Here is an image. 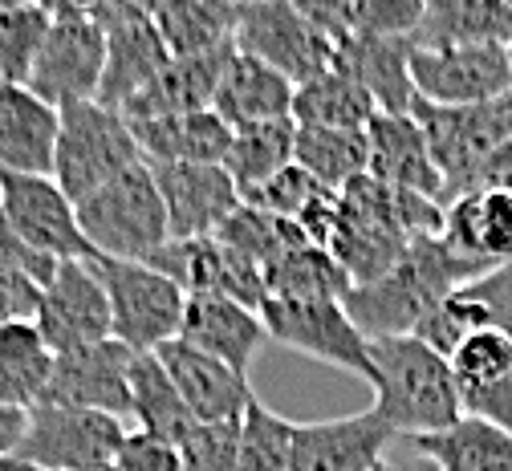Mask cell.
I'll return each instance as SVG.
<instances>
[{"label": "cell", "mask_w": 512, "mask_h": 471, "mask_svg": "<svg viewBox=\"0 0 512 471\" xmlns=\"http://www.w3.org/2000/svg\"><path fill=\"white\" fill-rule=\"evenodd\" d=\"M411 45H512L508 0H427Z\"/></svg>", "instance_id": "f546056e"}, {"label": "cell", "mask_w": 512, "mask_h": 471, "mask_svg": "<svg viewBox=\"0 0 512 471\" xmlns=\"http://www.w3.org/2000/svg\"><path fill=\"white\" fill-rule=\"evenodd\" d=\"M378 471H435V463H427V459L415 451V459H387Z\"/></svg>", "instance_id": "816d5d0a"}, {"label": "cell", "mask_w": 512, "mask_h": 471, "mask_svg": "<svg viewBox=\"0 0 512 471\" xmlns=\"http://www.w3.org/2000/svg\"><path fill=\"white\" fill-rule=\"evenodd\" d=\"M411 82L431 106H484L512 94L508 45H411Z\"/></svg>", "instance_id": "30bf717a"}, {"label": "cell", "mask_w": 512, "mask_h": 471, "mask_svg": "<svg viewBox=\"0 0 512 471\" xmlns=\"http://www.w3.org/2000/svg\"><path fill=\"white\" fill-rule=\"evenodd\" d=\"M53 362H57V354H53L49 342L41 338V329H37L33 317H21V321L0 325V370H9V374L33 394V407L41 402V394H45V386H49Z\"/></svg>", "instance_id": "60d3db41"}, {"label": "cell", "mask_w": 512, "mask_h": 471, "mask_svg": "<svg viewBox=\"0 0 512 471\" xmlns=\"http://www.w3.org/2000/svg\"><path fill=\"white\" fill-rule=\"evenodd\" d=\"M293 431L297 423L269 411L261 398H252L240 419L236 471H293Z\"/></svg>", "instance_id": "ab89813d"}, {"label": "cell", "mask_w": 512, "mask_h": 471, "mask_svg": "<svg viewBox=\"0 0 512 471\" xmlns=\"http://www.w3.org/2000/svg\"><path fill=\"white\" fill-rule=\"evenodd\" d=\"M135 163H143V151H139L131 122H126L118 110L102 106L98 98L61 106L53 179L61 183V191H66L74 204Z\"/></svg>", "instance_id": "5b68a950"}, {"label": "cell", "mask_w": 512, "mask_h": 471, "mask_svg": "<svg viewBox=\"0 0 512 471\" xmlns=\"http://www.w3.org/2000/svg\"><path fill=\"white\" fill-rule=\"evenodd\" d=\"M131 419L135 431H147L167 443H183L196 427V415L187 411V402L179 398L171 374L163 370L159 354H135L131 366Z\"/></svg>", "instance_id": "d6a6232c"}, {"label": "cell", "mask_w": 512, "mask_h": 471, "mask_svg": "<svg viewBox=\"0 0 512 471\" xmlns=\"http://www.w3.org/2000/svg\"><path fill=\"white\" fill-rule=\"evenodd\" d=\"M293 163L309 171L322 187L342 191L370 167V139L366 130H330V126H297Z\"/></svg>", "instance_id": "8d00e7d4"}, {"label": "cell", "mask_w": 512, "mask_h": 471, "mask_svg": "<svg viewBox=\"0 0 512 471\" xmlns=\"http://www.w3.org/2000/svg\"><path fill=\"white\" fill-rule=\"evenodd\" d=\"M122 439L126 423L114 415L37 402L29 411V431L17 447V459L33 471H98L114 467Z\"/></svg>", "instance_id": "ba28073f"}, {"label": "cell", "mask_w": 512, "mask_h": 471, "mask_svg": "<svg viewBox=\"0 0 512 471\" xmlns=\"http://www.w3.org/2000/svg\"><path fill=\"white\" fill-rule=\"evenodd\" d=\"M293 5L322 29L334 45H346L362 29V5L366 0H293Z\"/></svg>", "instance_id": "bcb514c9"}, {"label": "cell", "mask_w": 512, "mask_h": 471, "mask_svg": "<svg viewBox=\"0 0 512 471\" xmlns=\"http://www.w3.org/2000/svg\"><path fill=\"white\" fill-rule=\"evenodd\" d=\"M423 13H427V0H366L358 33L411 41L419 33V25H423Z\"/></svg>", "instance_id": "ee69618b"}, {"label": "cell", "mask_w": 512, "mask_h": 471, "mask_svg": "<svg viewBox=\"0 0 512 471\" xmlns=\"http://www.w3.org/2000/svg\"><path fill=\"white\" fill-rule=\"evenodd\" d=\"M464 415L512 435V338L496 329L472 333L452 350Z\"/></svg>", "instance_id": "44dd1931"}, {"label": "cell", "mask_w": 512, "mask_h": 471, "mask_svg": "<svg viewBox=\"0 0 512 471\" xmlns=\"http://www.w3.org/2000/svg\"><path fill=\"white\" fill-rule=\"evenodd\" d=\"M293 147H297V122L293 118H273V122H248L232 130L228 147V175L244 191L269 183L285 167H293Z\"/></svg>", "instance_id": "e575fe53"}, {"label": "cell", "mask_w": 512, "mask_h": 471, "mask_svg": "<svg viewBox=\"0 0 512 471\" xmlns=\"http://www.w3.org/2000/svg\"><path fill=\"white\" fill-rule=\"evenodd\" d=\"M508 5H512V0H508Z\"/></svg>", "instance_id": "6f0895ef"}, {"label": "cell", "mask_w": 512, "mask_h": 471, "mask_svg": "<svg viewBox=\"0 0 512 471\" xmlns=\"http://www.w3.org/2000/svg\"><path fill=\"white\" fill-rule=\"evenodd\" d=\"M236 5H252V0H236Z\"/></svg>", "instance_id": "db71d44e"}, {"label": "cell", "mask_w": 512, "mask_h": 471, "mask_svg": "<svg viewBox=\"0 0 512 471\" xmlns=\"http://www.w3.org/2000/svg\"><path fill=\"white\" fill-rule=\"evenodd\" d=\"M143 159L151 163H224L232 147V126L208 106L191 114H163L131 122Z\"/></svg>", "instance_id": "83f0119b"}, {"label": "cell", "mask_w": 512, "mask_h": 471, "mask_svg": "<svg viewBox=\"0 0 512 471\" xmlns=\"http://www.w3.org/2000/svg\"><path fill=\"white\" fill-rule=\"evenodd\" d=\"M33 321L53 354H74L114 338L110 297L94 260H61L57 273L41 285Z\"/></svg>", "instance_id": "8fae6325"}, {"label": "cell", "mask_w": 512, "mask_h": 471, "mask_svg": "<svg viewBox=\"0 0 512 471\" xmlns=\"http://www.w3.org/2000/svg\"><path fill=\"white\" fill-rule=\"evenodd\" d=\"M94 268L110 297L114 342H122L135 354H155L179 338L187 313V289L179 281L159 273L155 264L114 260V256H94Z\"/></svg>", "instance_id": "277c9868"}, {"label": "cell", "mask_w": 512, "mask_h": 471, "mask_svg": "<svg viewBox=\"0 0 512 471\" xmlns=\"http://www.w3.org/2000/svg\"><path fill=\"white\" fill-rule=\"evenodd\" d=\"M508 333L512 338V260L500 268H488V273L464 281L460 289L447 293L415 329V338H423L431 350L447 354L472 338V333Z\"/></svg>", "instance_id": "e0dca14e"}, {"label": "cell", "mask_w": 512, "mask_h": 471, "mask_svg": "<svg viewBox=\"0 0 512 471\" xmlns=\"http://www.w3.org/2000/svg\"><path fill=\"white\" fill-rule=\"evenodd\" d=\"M25 431H29V411L0 402V455H17Z\"/></svg>", "instance_id": "c3c4849f"}, {"label": "cell", "mask_w": 512, "mask_h": 471, "mask_svg": "<svg viewBox=\"0 0 512 471\" xmlns=\"http://www.w3.org/2000/svg\"><path fill=\"white\" fill-rule=\"evenodd\" d=\"M411 118L423 126L431 159L443 175V204H452L456 195L472 191L488 159L512 139L504 98L484 102V106H431L419 98Z\"/></svg>", "instance_id": "8992f818"}, {"label": "cell", "mask_w": 512, "mask_h": 471, "mask_svg": "<svg viewBox=\"0 0 512 471\" xmlns=\"http://www.w3.org/2000/svg\"><path fill=\"white\" fill-rule=\"evenodd\" d=\"M476 187H504V191H512V139L488 159V167H484Z\"/></svg>", "instance_id": "681fc988"}, {"label": "cell", "mask_w": 512, "mask_h": 471, "mask_svg": "<svg viewBox=\"0 0 512 471\" xmlns=\"http://www.w3.org/2000/svg\"><path fill=\"white\" fill-rule=\"evenodd\" d=\"M106 74V25L98 17H53L45 45L33 61L29 90L57 110L70 102H94Z\"/></svg>", "instance_id": "4fadbf2b"}, {"label": "cell", "mask_w": 512, "mask_h": 471, "mask_svg": "<svg viewBox=\"0 0 512 471\" xmlns=\"http://www.w3.org/2000/svg\"><path fill=\"white\" fill-rule=\"evenodd\" d=\"M29 471H33V467H29Z\"/></svg>", "instance_id": "680465c9"}, {"label": "cell", "mask_w": 512, "mask_h": 471, "mask_svg": "<svg viewBox=\"0 0 512 471\" xmlns=\"http://www.w3.org/2000/svg\"><path fill=\"white\" fill-rule=\"evenodd\" d=\"M293 94H297V86L285 74L269 70L265 61H256V57L236 49L220 86H216L212 110L236 130V126H248V122L293 118Z\"/></svg>", "instance_id": "f1b7e54d"}, {"label": "cell", "mask_w": 512, "mask_h": 471, "mask_svg": "<svg viewBox=\"0 0 512 471\" xmlns=\"http://www.w3.org/2000/svg\"><path fill=\"white\" fill-rule=\"evenodd\" d=\"M232 45L256 61H265L269 70L285 74L293 86H305L334 70L338 45L317 29L293 0H252L240 5Z\"/></svg>", "instance_id": "52a82bcc"}, {"label": "cell", "mask_w": 512, "mask_h": 471, "mask_svg": "<svg viewBox=\"0 0 512 471\" xmlns=\"http://www.w3.org/2000/svg\"><path fill=\"white\" fill-rule=\"evenodd\" d=\"M159 183L171 240L216 236L220 224L240 208V187L232 183L224 163H151Z\"/></svg>", "instance_id": "2e32d148"}, {"label": "cell", "mask_w": 512, "mask_h": 471, "mask_svg": "<svg viewBox=\"0 0 512 471\" xmlns=\"http://www.w3.org/2000/svg\"><path fill=\"white\" fill-rule=\"evenodd\" d=\"M504 110H508V126H512V94L504 98Z\"/></svg>", "instance_id": "f5cc1de1"}, {"label": "cell", "mask_w": 512, "mask_h": 471, "mask_svg": "<svg viewBox=\"0 0 512 471\" xmlns=\"http://www.w3.org/2000/svg\"><path fill=\"white\" fill-rule=\"evenodd\" d=\"M228 248H236V252H244L252 264H261V268H269L273 260H281L289 248H297V244H305L309 236L293 224V220H281V216H269V212H261V208H252V204H244L240 199V208L220 224V232H216ZM313 244V240H309Z\"/></svg>", "instance_id": "74e56055"}, {"label": "cell", "mask_w": 512, "mask_h": 471, "mask_svg": "<svg viewBox=\"0 0 512 471\" xmlns=\"http://www.w3.org/2000/svg\"><path fill=\"white\" fill-rule=\"evenodd\" d=\"M114 471H183V451L179 443L155 439L147 431H126L114 455Z\"/></svg>", "instance_id": "f6af8a7d"}, {"label": "cell", "mask_w": 512, "mask_h": 471, "mask_svg": "<svg viewBox=\"0 0 512 471\" xmlns=\"http://www.w3.org/2000/svg\"><path fill=\"white\" fill-rule=\"evenodd\" d=\"M0 199L17 240L45 260H94L78 224V204L53 175H0Z\"/></svg>", "instance_id": "7c38bea8"}, {"label": "cell", "mask_w": 512, "mask_h": 471, "mask_svg": "<svg viewBox=\"0 0 512 471\" xmlns=\"http://www.w3.org/2000/svg\"><path fill=\"white\" fill-rule=\"evenodd\" d=\"M131 366H135V350H126L114 338L74 354H57L41 402L131 419Z\"/></svg>", "instance_id": "9a60e30c"}, {"label": "cell", "mask_w": 512, "mask_h": 471, "mask_svg": "<svg viewBox=\"0 0 512 471\" xmlns=\"http://www.w3.org/2000/svg\"><path fill=\"white\" fill-rule=\"evenodd\" d=\"M163 370L171 374L179 398L187 402V411L196 415V423H240L248 402L256 398L248 386V374L224 366L220 358L196 350L191 342L175 338L163 350H155Z\"/></svg>", "instance_id": "d6986e66"}, {"label": "cell", "mask_w": 512, "mask_h": 471, "mask_svg": "<svg viewBox=\"0 0 512 471\" xmlns=\"http://www.w3.org/2000/svg\"><path fill=\"white\" fill-rule=\"evenodd\" d=\"M370 139V167L366 175H374L378 183H391L403 191H419L427 199L443 204V175L431 159L427 134L411 114H374L366 126Z\"/></svg>", "instance_id": "603a6c76"}, {"label": "cell", "mask_w": 512, "mask_h": 471, "mask_svg": "<svg viewBox=\"0 0 512 471\" xmlns=\"http://www.w3.org/2000/svg\"><path fill=\"white\" fill-rule=\"evenodd\" d=\"M261 317H265V329H269L273 342L374 382L370 338L354 325L346 301H330V297H322V301L269 297L261 305Z\"/></svg>", "instance_id": "9c48e42d"}, {"label": "cell", "mask_w": 512, "mask_h": 471, "mask_svg": "<svg viewBox=\"0 0 512 471\" xmlns=\"http://www.w3.org/2000/svg\"><path fill=\"white\" fill-rule=\"evenodd\" d=\"M236 45L196 53V57H171L167 70L126 102L118 114L126 122H143V118H163V114H191V110H208L216 98V86L228 70Z\"/></svg>", "instance_id": "484cf974"}, {"label": "cell", "mask_w": 512, "mask_h": 471, "mask_svg": "<svg viewBox=\"0 0 512 471\" xmlns=\"http://www.w3.org/2000/svg\"><path fill=\"white\" fill-rule=\"evenodd\" d=\"M480 273L484 268L452 252L443 236H423V240H411V248L382 277L354 285L346 297V309L366 338H399V333H415L419 321L447 293Z\"/></svg>", "instance_id": "7a4b0ae2"}, {"label": "cell", "mask_w": 512, "mask_h": 471, "mask_svg": "<svg viewBox=\"0 0 512 471\" xmlns=\"http://www.w3.org/2000/svg\"><path fill=\"white\" fill-rule=\"evenodd\" d=\"M378 114V102L370 90L350 78L346 70H326L322 78H313L297 86L293 94V122L297 126H330V130H366L370 118Z\"/></svg>", "instance_id": "836d02e7"}, {"label": "cell", "mask_w": 512, "mask_h": 471, "mask_svg": "<svg viewBox=\"0 0 512 471\" xmlns=\"http://www.w3.org/2000/svg\"><path fill=\"white\" fill-rule=\"evenodd\" d=\"M37 301H41V285L29 273H21L17 264H0V325L37 317Z\"/></svg>", "instance_id": "7dc6e473"}, {"label": "cell", "mask_w": 512, "mask_h": 471, "mask_svg": "<svg viewBox=\"0 0 512 471\" xmlns=\"http://www.w3.org/2000/svg\"><path fill=\"white\" fill-rule=\"evenodd\" d=\"M0 402H9V407H25L33 411V394L9 374V370H0Z\"/></svg>", "instance_id": "f907efd6"}, {"label": "cell", "mask_w": 512, "mask_h": 471, "mask_svg": "<svg viewBox=\"0 0 512 471\" xmlns=\"http://www.w3.org/2000/svg\"><path fill=\"white\" fill-rule=\"evenodd\" d=\"M183 471H236L240 459V423H196L179 443Z\"/></svg>", "instance_id": "b9f144b4"}, {"label": "cell", "mask_w": 512, "mask_h": 471, "mask_svg": "<svg viewBox=\"0 0 512 471\" xmlns=\"http://www.w3.org/2000/svg\"><path fill=\"white\" fill-rule=\"evenodd\" d=\"M171 65V49L159 37L151 17H131L106 25V74L98 102L110 110H122L135 94H143Z\"/></svg>", "instance_id": "d4e9b609"}, {"label": "cell", "mask_w": 512, "mask_h": 471, "mask_svg": "<svg viewBox=\"0 0 512 471\" xmlns=\"http://www.w3.org/2000/svg\"><path fill=\"white\" fill-rule=\"evenodd\" d=\"M53 13L37 0L0 5V82H25L33 74V61L45 45Z\"/></svg>", "instance_id": "f35d334b"}, {"label": "cell", "mask_w": 512, "mask_h": 471, "mask_svg": "<svg viewBox=\"0 0 512 471\" xmlns=\"http://www.w3.org/2000/svg\"><path fill=\"white\" fill-rule=\"evenodd\" d=\"M334 65L370 90L382 114H415L419 94L411 82V41L358 33L346 45H338Z\"/></svg>", "instance_id": "4316f807"}, {"label": "cell", "mask_w": 512, "mask_h": 471, "mask_svg": "<svg viewBox=\"0 0 512 471\" xmlns=\"http://www.w3.org/2000/svg\"><path fill=\"white\" fill-rule=\"evenodd\" d=\"M98 471H114V467H98Z\"/></svg>", "instance_id": "9f6ffc18"}, {"label": "cell", "mask_w": 512, "mask_h": 471, "mask_svg": "<svg viewBox=\"0 0 512 471\" xmlns=\"http://www.w3.org/2000/svg\"><path fill=\"white\" fill-rule=\"evenodd\" d=\"M78 224H82V236L90 240L94 256L147 264L163 244H171L167 208H163V195H159V183H155L147 159L118 171L90 195H82Z\"/></svg>", "instance_id": "3957f363"}, {"label": "cell", "mask_w": 512, "mask_h": 471, "mask_svg": "<svg viewBox=\"0 0 512 471\" xmlns=\"http://www.w3.org/2000/svg\"><path fill=\"white\" fill-rule=\"evenodd\" d=\"M447 248L472 260L476 268H500L512 260V191L504 187H472L443 204Z\"/></svg>", "instance_id": "7402d4cb"}, {"label": "cell", "mask_w": 512, "mask_h": 471, "mask_svg": "<svg viewBox=\"0 0 512 471\" xmlns=\"http://www.w3.org/2000/svg\"><path fill=\"white\" fill-rule=\"evenodd\" d=\"M415 451L435 471H512V435L464 415L456 427L415 439Z\"/></svg>", "instance_id": "4dcf8cb0"}, {"label": "cell", "mask_w": 512, "mask_h": 471, "mask_svg": "<svg viewBox=\"0 0 512 471\" xmlns=\"http://www.w3.org/2000/svg\"><path fill=\"white\" fill-rule=\"evenodd\" d=\"M374 362V411L399 435L423 439L456 427L464 419V398L452 358L431 350L415 333L370 338Z\"/></svg>", "instance_id": "6da1fadb"}, {"label": "cell", "mask_w": 512, "mask_h": 471, "mask_svg": "<svg viewBox=\"0 0 512 471\" xmlns=\"http://www.w3.org/2000/svg\"><path fill=\"white\" fill-rule=\"evenodd\" d=\"M147 264H155L159 273L179 281L187 289V297H228V301H240L256 313H261V305L269 301L265 268L252 264L244 252L228 248L220 236L171 240Z\"/></svg>", "instance_id": "5bb4252c"}, {"label": "cell", "mask_w": 512, "mask_h": 471, "mask_svg": "<svg viewBox=\"0 0 512 471\" xmlns=\"http://www.w3.org/2000/svg\"><path fill=\"white\" fill-rule=\"evenodd\" d=\"M395 427L374 407L326 419V423H297L293 431V471H378L387 463L395 443Z\"/></svg>", "instance_id": "ac0fdd59"}, {"label": "cell", "mask_w": 512, "mask_h": 471, "mask_svg": "<svg viewBox=\"0 0 512 471\" xmlns=\"http://www.w3.org/2000/svg\"><path fill=\"white\" fill-rule=\"evenodd\" d=\"M236 17V0H163L155 13V29L167 41L171 57H196L232 45Z\"/></svg>", "instance_id": "1f68e13d"}, {"label": "cell", "mask_w": 512, "mask_h": 471, "mask_svg": "<svg viewBox=\"0 0 512 471\" xmlns=\"http://www.w3.org/2000/svg\"><path fill=\"white\" fill-rule=\"evenodd\" d=\"M508 65H512V45H508Z\"/></svg>", "instance_id": "11a10c76"}, {"label": "cell", "mask_w": 512, "mask_h": 471, "mask_svg": "<svg viewBox=\"0 0 512 471\" xmlns=\"http://www.w3.org/2000/svg\"><path fill=\"white\" fill-rule=\"evenodd\" d=\"M265 285H269V297H289V301H322V297L346 301L354 289L338 256L309 240L289 248L281 260L265 268Z\"/></svg>", "instance_id": "d590c367"}, {"label": "cell", "mask_w": 512, "mask_h": 471, "mask_svg": "<svg viewBox=\"0 0 512 471\" xmlns=\"http://www.w3.org/2000/svg\"><path fill=\"white\" fill-rule=\"evenodd\" d=\"M61 110L25 82H0V175H53Z\"/></svg>", "instance_id": "ffe728a7"}, {"label": "cell", "mask_w": 512, "mask_h": 471, "mask_svg": "<svg viewBox=\"0 0 512 471\" xmlns=\"http://www.w3.org/2000/svg\"><path fill=\"white\" fill-rule=\"evenodd\" d=\"M179 338L191 342L196 350H204V354H212V358H220L224 366L248 374V366L256 362V354H261L265 342H269V329H265L261 313L240 305V301L187 297Z\"/></svg>", "instance_id": "cb8c5ba5"}, {"label": "cell", "mask_w": 512, "mask_h": 471, "mask_svg": "<svg viewBox=\"0 0 512 471\" xmlns=\"http://www.w3.org/2000/svg\"><path fill=\"white\" fill-rule=\"evenodd\" d=\"M322 187L309 171H301L297 163L293 167H285L281 175H273L269 183H261V187H252V191H244L240 199L244 204H252V208H261V212H269V216H281V220H297L301 216V208L313 199V191Z\"/></svg>", "instance_id": "7bdbcfd3"}]
</instances>
